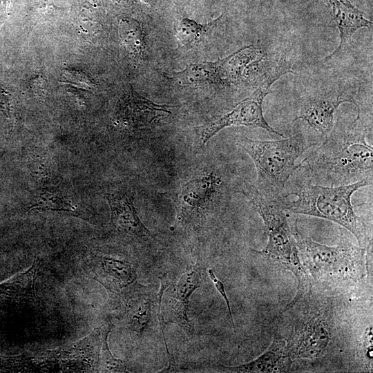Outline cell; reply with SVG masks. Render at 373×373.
I'll return each instance as SVG.
<instances>
[{
  "mask_svg": "<svg viewBox=\"0 0 373 373\" xmlns=\"http://www.w3.org/2000/svg\"><path fill=\"white\" fill-rule=\"evenodd\" d=\"M41 259L35 256L30 268L0 284V302L36 304V280Z\"/></svg>",
  "mask_w": 373,
  "mask_h": 373,
  "instance_id": "15",
  "label": "cell"
},
{
  "mask_svg": "<svg viewBox=\"0 0 373 373\" xmlns=\"http://www.w3.org/2000/svg\"><path fill=\"white\" fill-rule=\"evenodd\" d=\"M332 321L327 313L311 315L298 323L286 343L292 358L314 359L324 354L332 341Z\"/></svg>",
  "mask_w": 373,
  "mask_h": 373,
  "instance_id": "10",
  "label": "cell"
},
{
  "mask_svg": "<svg viewBox=\"0 0 373 373\" xmlns=\"http://www.w3.org/2000/svg\"><path fill=\"white\" fill-rule=\"evenodd\" d=\"M202 269L199 265L189 266L179 279L168 283L164 289L160 305L162 323L176 324L188 332L193 331L187 311L189 298L202 280Z\"/></svg>",
  "mask_w": 373,
  "mask_h": 373,
  "instance_id": "9",
  "label": "cell"
},
{
  "mask_svg": "<svg viewBox=\"0 0 373 373\" xmlns=\"http://www.w3.org/2000/svg\"><path fill=\"white\" fill-rule=\"evenodd\" d=\"M265 57L266 53L260 48L248 46L220 59V74L224 85L237 82L248 65L258 63Z\"/></svg>",
  "mask_w": 373,
  "mask_h": 373,
  "instance_id": "20",
  "label": "cell"
},
{
  "mask_svg": "<svg viewBox=\"0 0 373 373\" xmlns=\"http://www.w3.org/2000/svg\"><path fill=\"white\" fill-rule=\"evenodd\" d=\"M292 232L303 268L314 280L336 284L356 282L364 277L366 254L370 248L350 242L335 246L322 245L301 233L296 224Z\"/></svg>",
  "mask_w": 373,
  "mask_h": 373,
  "instance_id": "4",
  "label": "cell"
},
{
  "mask_svg": "<svg viewBox=\"0 0 373 373\" xmlns=\"http://www.w3.org/2000/svg\"><path fill=\"white\" fill-rule=\"evenodd\" d=\"M288 73H293L291 65L285 59H281L278 65L267 73L260 86L249 97L238 103L228 113L216 116L199 127L202 146L220 131L231 126L261 128L283 137L282 133L276 131L266 121L262 104L271 85L282 75Z\"/></svg>",
  "mask_w": 373,
  "mask_h": 373,
  "instance_id": "6",
  "label": "cell"
},
{
  "mask_svg": "<svg viewBox=\"0 0 373 373\" xmlns=\"http://www.w3.org/2000/svg\"><path fill=\"white\" fill-rule=\"evenodd\" d=\"M223 190V181L214 171L186 182L176 200L178 223L182 226L198 224Z\"/></svg>",
  "mask_w": 373,
  "mask_h": 373,
  "instance_id": "8",
  "label": "cell"
},
{
  "mask_svg": "<svg viewBox=\"0 0 373 373\" xmlns=\"http://www.w3.org/2000/svg\"><path fill=\"white\" fill-rule=\"evenodd\" d=\"M288 354L286 342L275 338L267 350L256 359L247 363L233 367H222L229 372L270 373L286 370L285 360Z\"/></svg>",
  "mask_w": 373,
  "mask_h": 373,
  "instance_id": "17",
  "label": "cell"
},
{
  "mask_svg": "<svg viewBox=\"0 0 373 373\" xmlns=\"http://www.w3.org/2000/svg\"><path fill=\"white\" fill-rule=\"evenodd\" d=\"M372 185V179L365 178L354 183L323 186L306 182L279 200L287 212L318 217L334 222L351 232L359 247H372V238L363 218L356 214L352 196L358 189Z\"/></svg>",
  "mask_w": 373,
  "mask_h": 373,
  "instance_id": "2",
  "label": "cell"
},
{
  "mask_svg": "<svg viewBox=\"0 0 373 373\" xmlns=\"http://www.w3.org/2000/svg\"><path fill=\"white\" fill-rule=\"evenodd\" d=\"M111 211V224L120 233L147 241L151 233L139 218L130 195L124 193H106Z\"/></svg>",
  "mask_w": 373,
  "mask_h": 373,
  "instance_id": "14",
  "label": "cell"
},
{
  "mask_svg": "<svg viewBox=\"0 0 373 373\" xmlns=\"http://www.w3.org/2000/svg\"><path fill=\"white\" fill-rule=\"evenodd\" d=\"M239 143L255 165L257 178L253 184L263 195L278 198L284 193L287 181L300 168L296 160L309 149L305 137L298 133L278 140L242 137Z\"/></svg>",
  "mask_w": 373,
  "mask_h": 373,
  "instance_id": "3",
  "label": "cell"
},
{
  "mask_svg": "<svg viewBox=\"0 0 373 373\" xmlns=\"http://www.w3.org/2000/svg\"><path fill=\"white\" fill-rule=\"evenodd\" d=\"M170 79L186 86H225L221 77L220 59L212 62L189 64L184 70L174 73Z\"/></svg>",
  "mask_w": 373,
  "mask_h": 373,
  "instance_id": "19",
  "label": "cell"
},
{
  "mask_svg": "<svg viewBox=\"0 0 373 373\" xmlns=\"http://www.w3.org/2000/svg\"><path fill=\"white\" fill-rule=\"evenodd\" d=\"M344 102L353 103L357 108V116L360 118V108L350 95L341 93L337 95L316 96L303 103L298 114L293 122L302 120L313 135L312 147L322 143L334 127V113L339 105Z\"/></svg>",
  "mask_w": 373,
  "mask_h": 373,
  "instance_id": "11",
  "label": "cell"
},
{
  "mask_svg": "<svg viewBox=\"0 0 373 373\" xmlns=\"http://www.w3.org/2000/svg\"><path fill=\"white\" fill-rule=\"evenodd\" d=\"M113 324L110 320L105 321L100 352L99 372H125L126 367L123 361L115 358L108 345V336Z\"/></svg>",
  "mask_w": 373,
  "mask_h": 373,
  "instance_id": "24",
  "label": "cell"
},
{
  "mask_svg": "<svg viewBox=\"0 0 373 373\" xmlns=\"http://www.w3.org/2000/svg\"><path fill=\"white\" fill-rule=\"evenodd\" d=\"M120 39L126 50L135 57H142L145 48L141 24L132 19H124L119 25Z\"/></svg>",
  "mask_w": 373,
  "mask_h": 373,
  "instance_id": "23",
  "label": "cell"
},
{
  "mask_svg": "<svg viewBox=\"0 0 373 373\" xmlns=\"http://www.w3.org/2000/svg\"><path fill=\"white\" fill-rule=\"evenodd\" d=\"M333 20L340 33L338 48L325 59L340 52L345 44L360 28L372 29V22L365 17L364 13L354 7L349 0H328Z\"/></svg>",
  "mask_w": 373,
  "mask_h": 373,
  "instance_id": "16",
  "label": "cell"
},
{
  "mask_svg": "<svg viewBox=\"0 0 373 373\" xmlns=\"http://www.w3.org/2000/svg\"><path fill=\"white\" fill-rule=\"evenodd\" d=\"M32 211H63L80 214V211L63 193L57 190L42 189L37 193L34 202L28 207Z\"/></svg>",
  "mask_w": 373,
  "mask_h": 373,
  "instance_id": "22",
  "label": "cell"
},
{
  "mask_svg": "<svg viewBox=\"0 0 373 373\" xmlns=\"http://www.w3.org/2000/svg\"><path fill=\"white\" fill-rule=\"evenodd\" d=\"M363 346L365 352V357L369 362L372 363V327L369 326L365 332Z\"/></svg>",
  "mask_w": 373,
  "mask_h": 373,
  "instance_id": "27",
  "label": "cell"
},
{
  "mask_svg": "<svg viewBox=\"0 0 373 373\" xmlns=\"http://www.w3.org/2000/svg\"><path fill=\"white\" fill-rule=\"evenodd\" d=\"M242 191L261 217L268 237L265 248L261 251L254 250V252L291 271L296 276L300 287L307 275L300 262L296 240L287 222V211L279 198L265 196L253 184H245Z\"/></svg>",
  "mask_w": 373,
  "mask_h": 373,
  "instance_id": "5",
  "label": "cell"
},
{
  "mask_svg": "<svg viewBox=\"0 0 373 373\" xmlns=\"http://www.w3.org/2000/svg\"><path fill=\"white\" fill-rule=\"evenodd\" d=\"M94 280L111 294H117L137 279L133 266L127 260L108 255L95 256L88 265Z\"/></svg>",
  "mask_w": 373,
  "mask_h": 373,
  "instance_id": "13",
  "label": "cell"
},
{
  "mask_svg": "<svg viewBox=\"0 0 373 373\" xmlns=\"http://www.w3.org/2000/svg\"><path fill=\"white\" fill-rule=\"evenodd\" d=\"M10 0H0V30L8 16Z\"/></svg>",
  "mask_w": 373,
  "mask_h": 373,
  "instance_id": "28",
  "label": "cell"
},
{
  "mask_svg": "<svg viewBox=\"0 0 373 373\" xmlns=\"http://www.w3.org/2000/svg\"><path fill=\"white\" fill-rule=\"evenodd\" d=\"M126 102L124 113L131 124L136 128L152 126L171 114L172 106L155 104L135 93Z\"/></svg>",
  "mask_w": 373,
  "mask_h": 373,
  "instance_id": "18",
  "label": "cell"
},
{
  "mask_svg": "<svg viewBox=\"0 0 373 373\" xmlns=\"http://www.w3.org/2000/svg\"><path fill=\"white\" fill-rule=\"evenodd\" d=\"M207 271H208L209 276L211 278V280L213 281L216 289L220 293V294L221 295V296L223 298V299L224 300V301L226 303V305H227V307L228 308V311H229V316H230V318H231V321L233 327L234 328L235 326H234V323H233V319L231 308L229 300L228 298V296H227L226 291H225L224 285L221 280H220L217 278V276H216L214 271L211 269H208Z\"/></svg>",
  "mask_w": 373,
  "mask_h": 373,
  "instance_id": "26",
  "label": "cell"
},
{
  "mask_svg": "<svg viewBox=\"0 0 373 373\" xmlns=\"http://www.w3.org/2000/svg\"><path fill=\"white\" fill-rule=\"evenodd\" d=\"M104 324L84 338L57 349L61 372H99Z\"/></svg>",
  "mask_w": 373,
  "mask_h": 373,
  "instance_id": "12",
  "label": "cell"
},
{
  "mask_svg": "<svg viewBox=\"0 0 373 373\" xmlns=\"http://www.w3.org/2000/svg\"><path fill=\"white\" fill-rule=\"evenodd\" d=\"M359 119L336 122L325 140L300 162L315 184L338 186L372 179L373 147Z\"/></svg>",
  "mask_w": 373,
  "mask_h": 373,
  "instance_id": "1",
  "label": "cell"
},
{
  "mask_svg": "<svg viewBox=\"0 0 373 373\" xmlns=\"http://www.w3.org/2000/svg\"><path fill=\"white\" fill-rule=\"evenodd\" d=\"M222 17L223 14L204 24L188 17H180L174 25L175 35L179 44L186 48L197 44L222 21Z\"/></svg>",
  "mask_w": 373,
  "mask_h": 373,
  "instance_id": "21",
  "label": "cell"
},
{
  "mask_svg": "<svg viewBox=\"0 0 373 373\" xmlns=\"http://www.w3.org/2000/svg\"><path fill=\"white\" fill-rule=\"evenodd\" d=\"M0 100L7 117L12 123L15 101L10 93L1 86H0Z\"/></svg>",
  "mask_w": 373,
  "mask_h": 373,
  "instance_id": "25",
  "label": "cell"
},
{
  "mask_svg": "<svg viewBox=\"0 0 373 373\" xmlns=\"http://www.w3.org/2000/svg\"><path fill=\"white\" fill-rule=\"evenodd\" d=\"M161 283L158 293L152 286L135 281L118 294H111L117 317L136 335L142 336L149 332L155 325V318H160L162 296L169 283L166 277L161 278Z\"/></svg>",
  "mask_w": 373,
  "mask_h": 373,
  "instance_id": "7",
  "label": "cell"
}]
</instances>
